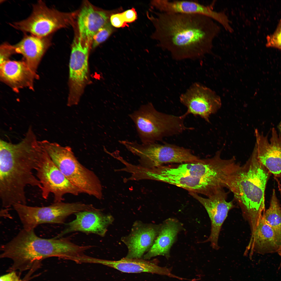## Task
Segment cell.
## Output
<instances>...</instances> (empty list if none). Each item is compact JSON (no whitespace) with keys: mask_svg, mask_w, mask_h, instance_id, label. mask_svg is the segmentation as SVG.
Masks as SVG:
<instances>
[{"mask_svg":"<svg viewBox=\"0 0 281 281\" xmlns=\"http://www.w3.org/2000/svg\"><path fill=\"white\" fill-rule=\"evenodd\" d=\"M155 13L148 16L155 28L151 37L173 59H197L211 52L220 30L213 19L200 14Z\"/></svg>","mask_w":281,"mask_h":281,"instance_id":"6da1fadb","label":"cell"},{"mask_svg":"<svg viewBox=\"0 0 281 281\" xmlns=\"http://www.w3.org/2000/svg\"><path fill=\"white\" fill-rule=\"evenodd\" d=\"M44 148L34 133L27 132L20 142L0 141V198L2 207L26 205L25 189L41 185L33 173Z\"/></svg>","mask_w":281,"mask_h":281,"instance_id":"7a4b0ae2","label":"cell"},{"mask_svg":"<svg viewBox=\"0 0 281 281\" xmlns=\"http://www.w3.org/2000/svg\"><path fill=\"white\" fill-rule=\"evenodd\" d=\"M271 174L253 151L246 163L230 176L226 188L233 193L244 219L254 231L265 212V192Z\"/></svg>","mask_w":281,"mask_h":281,"instance_id":"3957f363","label":"cell"},{"mask_svg":"<svg viewBox=\"0 0 281 281\" xmlns=\"http://www.w3.org/2000/svg\"><path fill=\"white\" fill-rule=\"evenodd\" d=\"M66 248L64 238L44 239L38 237L34 230L22 229L10 241L1 247V258L10 259L12 264L8 272L19 273L39 269L44 259L56 257L62 258Z\"/></svg>","mask_w":281,"mask_h":281,"instance_id":"277c9868","label":"cell"},{"mask_svg":"<svg viewBox=\"0 0 281 281\" xmlns=\"http://www.w3.org/2000/svg\"><path fill=\"white\" fill-rule=\"evenodd\" d=\"M41 142L54 163L80 193L99 200L102 198L103 188L99 178L81 164L70 147L47 140Z\"/></svg>","mask_w":281,"mask_h":281,"instance_id":"5b68a950","label":"cell"},{"mask_svg":"<svg viewBox=\"0 0 281 281\" xmlns=\"http://www.w3.org/2000/svg\"><path fill=\"white\" fill-rule=\"evenodd\" d=\"M129 116L143 143L155 142L164 137L192 129L185 126L184 114L177 116L159 112L151 103L142 105Z\"/></svg>","mask_w":281,"mask_h":281,"instance_id":"8992f818","label":"cell"},{"mask_svg":"<svg viewBox=\"0 0 281 281\" xmlns=\"http://www.w3.org/2000/svg\"><path fill=\"white\" fill-rule=\"evenodd\" d=\"M155 179L161 176L188 177L201 178L209 185L214 193L223 186L227 174L224 160L218 154L212 158L198 161L162 165L155 167Z\"/></svg>","mask_w":281,"mask_h":281,"instance_id":"52a82bcc","label":"cell"},{"mask_svg":"<svg viewBox=\"0 0 281 281\" xmlns=\"http://www.w3.org/2000/svg\"><path fill=\"white\" fill-rule=\"evenodd\" d=\"M13 207L19 217L23 228L27 230H34L42 224L63 223L68 216L82 209V205L79 202H54L49 206L43 207L16 204Z\"/></svg>","mask_w":281,"mask_h":281,"instance_id":"ba28073f","label":"cell"},{"mask_svg":"<svg viewBox=\"0 0 281 281\" xmlns=\"http://www.w3.org/2000/svg\"><path fill=\"white\" fill-rule=\"evenodd\" d=\"M133 152L139 157V165L147 168L157 167L168 163L197 161L200 159L189 149L168 143H137Z\"/></svg>","mask_w":281,"mask_h":281,"instance_id":"9c48e42d","label":"cell"},{"mask_svg":"<svg viewBox=\"0 0 281 281\" xmlns=\"http://www.w3.org/2000/svg\"><path fill=\"white\" fill-rule=\"evenodd\" d=\"M90 44L79 36L73 41L69 64V93L67 105L78 104L89 82L88 57Z\"/></svg>","mask_w":281,"mask_h":281,"instance_id":"30bf717a","label":"cell"},{"mask_svg":"<svg viewBox=\"0 0 281 281\" xmlns=\"http://www.w3.org/2000/svg\"><path fill=\"white\" fill-rule=\"evenodd\" d=\"M45 149L35 170L36 177L41 185L42 197L47 199L52 194L54 202H62L66 194L78 195L80 193L79 190L55 165Z\"/></svg>","mask_w":281,"mask_h":281,"instance_id":"8fae6325","label":"cell"},{"mask_svg":"<svg viewBox=\"0 0 281 281\" xmlns=\"http://www.w3.org/2000/svg\"><path fill=\"white\" fill-rule=\"evenodd\" d=\"M189 193L204 207L210 219V233L205 241L209 242L213 248L218 250L220 232L228 212L235 207L233 202L227 201L228 193L224 189L206 198L194 192H189Z\"/></svg>","mask_w":281,"mask_h":281,"instance_id":"7c38bea8","label":"cell"},{"mask_svg":"<svg viewBox=\"0 0 281 281\" xmlns=\"http://www.w3.org/2000/svg\"><path fill=\"white\" fill-rule=\"evenodd\" d=\"M181 103L187 110L184 114L199 115L209 122L210 116L221 107L220 98L210 89L199 84H193L180 97Z\"/></svg>","mask_w":281,"mask_h":281,"instance_id":"4fadbf2b","label":"cell"},{"mask_svg":"<svg viewBox=\"0 0 281 281\" xmlns=\"http://www.w3.org/2000/svg\"><path fill=\"white\" fill-rule=\"evenodd\" d=\"M61 16L55 10L49 8L42 1L33 6L30 16L20 21L11 24L15 28L39 37L47 36L61 25Z\"/></svg>","mask_w":281,"mask_h":281,"instance_id":"5bb4252c","label":"cell"},{"mask_svg":"<svg viewBox=\"0 0 281 281\" xmlns=\"http://www.w3.org/2000/svg\"><path fill=\"white\" fill-rule=\"evenodd\" d=\"M271 133L269 141L267 136L255 130L256 142L253 151L271 174L281 178V137L274 128Z\"/></svg>","mask_w":281,"mask_h":281,"instance_id":"9a60e30c","label":"cell"},{"mask_svg":"<svg viewBox=\"0 0 281 281\" xmlns=\"http://www.w3.org/2000/svg\"><path fill=\"white\" fill-rule=\"evenodd\" d=\"M75 219L66 224V227L56 237L61 238L71 232L79 231L92 233L104 237L113 218L110 214H104L100 210L85 211L75 214Z\"/></svg>","mask_w":281,"mask_h":281,"instance_id":"2e32d148","label":"cell"},{"mask_svg":"<svg viewBox=\"0 0 281 281\" xmlns=\"http://www.w3.org/2000/svg\"><path fill=\"white\" fill-rule=\"evenodd\" d=\"M161 225L145 224L139 221L135 223L130 233L122 239L128 250L125 257L141 258L153 244Z\"/></svg>","mask_w":281,"mask_h":281,"instance_id":"e0dca14e","label":"cell"},{"mask_svg":"<svg viewBox=\"0 0 281 281\" xmlns=\"http://www.w3.org/2000/svg\"><path fill=\"white\" fill-rule=\"evenodd\" d=\"M1 81L15 92L24 88L34 89V82L39 77L33 72L25 61L9 60L0 64Z\"/></svg>","mask_w":281,"mask_h":281,"instance_id":"ac0fdd59","label":"cell"},{"mask_svg":"<svg viewBox=\"0 0 281 281\" xmlns=\"http://www.w3.org/2000/svg\"><path fill=\"white\" fill-rule=\"evenodd\" d=\"M264 213L251 234L250 241L245 252V254L249 251L250 256L254 252L261 254L278 253L280 250L281 244L273 229L266 222Z\"/></svg>","mask_w":281,"mask_h":281,"instance_id":"d6986e66","label":"cell"},{"mask_svg":"<svg viewBox=\"0 0 281 281\" xmlns=\"http://www.w3.org/2000/svg\"><path fill=\"white\" fill-rule=\"evenodd\" d=\"M110 14L95 10L90 5L84 6L78 15V24L79 36L84 42L90 44L98 30L109 22Z\"/></svg>","mask_w":281,"mask_h":281,"instance_id":"ffe728a7","label":"cell"},{"mask_svg":"<svg viewBox=\"0 0 281 281\" xmlns=\"http://www.w3.org/2000/svg\"><path fill=\"white\" fill-rule=\"evenodd\" d=\"M98 263L116 269L121 272L131 273L147 272L165 275L180 279V277L171 273V269L158 266L154 261H149L141 258L125 257L117 261L99 259Z\"/></svg>","mask_w":281,"mask_h":281,"instance_id":"44dd1931","label":"cell"},{"mask_svg":"<svg viewBox=\"0 0 281 281\" xmlns=\"http://www.w3.org/2000/svg\"><path fill=\"white\" fill-rule=\"evenodd\" d=\"M50 44L48 36L39 37L32 35L25 36L14 46L16 53L22 54L30 68L36 73L40 62Z\"/></svg>","mask_w":281,"mask_h":281,"instance_id":"7402d4cb","label":"cell"},{"mask_svg":"<svg viewBox=\"0 0 281 281\" xmlns=\"http://www.w3.org/2000/svg\"><path fill=\"white\" fill-rule=\"evenodd\" d=\"M151 4L161 12L200 14L215 21L220 16V13L213 10L211 5H205L196 2L155 0L152 1Z\"/></svg>","mask_w":281,"mask_h":281,"instance_id":"603a6c76","label":"cell"},{"mask_svg":"<svg viewBox=\"0 0 281 281\" xmlns=\"http://www.w3.org/2000/svg\"><path fill=\"white\" fill-rule=\"evenodd\" d=\"M181 224L176 219H169L161 224L158 234L154 242L146 254L144 259H149L158 256L167 259L170 257V251L178 233L182 228Z\"/></svg>","mask_w":281,"mask_h":281,"instance_id":"cb8c5ba5","label":"cell"},{"mask_svg":"<svg viewBox=\"0 0 281 281\" xmlns=\"http://www.w3.org/2000/svg\"><path fill=\"white\" fill-rule=\"evenodd\" d=\"M264 216L267 223L273 229L281 244V205L273 189L269 208Z\"/></svg>","mask_w":281,"mask_h":281,"instance_id":"d4e9b609","label":"cell"},{"mask_svg":"<svg viewBox=\"0 0 281 281\" xmlns=\"http://www.w3.org/2000/svg\"><path fill=\"white\" fill-rule=\"evenodd\" d=\"M113 29L109 22L100 29L94 36L92 42V47L94 48L105 41L112 34Z\"/></svg>","mask_w":281,"mask_h":281,"instance_id":"484cf974","label":"cell"},{"mask_svg":"<svg viewBox=\"0 0 281 281\" xmlns=\"http://www.w3.org/2000/svg\"><path fill=\"white\" fill-rule=\"evenodd\" d=\"M266 38L267 47L275 48L281 50V19L274 32L267 35Z\"/></svg>","mask_w":281,"mask_h":281,"instance_id":"4316f807","label":"cell"},{"mask_svg":"<svg viewBox=\"0 0 281 281\" xmlns=\"http://www.w3.org/2000/svg\"><path fill=\"white\" fill-rule=\"evenodd\" d=\"M15 53L14 46L7 43L2 44L0 47V64L9 60L10 57Z\"/></svg>","mask_w":281,"mask_h":281,"instance_id":"83f0119b","label":"cell"},{"mask_svg":"<svg viewBox=\"0 0 281 281\" xmlns=\"http://www.w3.org/2000/svg\"><path fill=\"white\" fill-rule=\"evenodd\" d=\"M110 20L112 25L115 27H129L128 24L125 22L122 13L112 14L111 16Z\"/></svg>","mask_w":281,"mask_h":281,"instance_id":"f1b7e54d","label":"cell"},{"mask_svg":"<svg viewBox=\"0 0 281 281\" xmlns=\"http://www.w3.org/2000/svg\"><path fill=\"white\" fill-rule=\"evenodd\" d=\"M122 13L124 21L126 23L133 22L137 19V12L133 8L126 10Z\"/></svg>","mask_w":281,"mask_h":281,"instance_id":"f546056e","label":"cell"},{"mask_svg":"<svg viewBox=\"0 0 281 281\" xmlns=\"http://www.w3.org/2000/svg\"><path fill=\"white\" fill-rule=\"evenodd\" d=\"M19 275L16 271H13L1 276L0 281H21Z\"/></svg>","mask_w":281,"mask_h":281,"instance_id":"4dcf8cb0","label":"cell"},{"mask_svg":"<svg viewBox=\"0 0 281 281\" xmlns=\"http://www.w3.org/2000/svg\"><path fill=\"white\" fill-rule=\"evenodd\" d=\"M278 254L280 256H281V249L279 252L278 253ZM281 267V262H280V264L279 265V267H278V270H279L280 269V268Z\"/></svg>","mask_w":281,"mask_h":281,"instance_id":"1f68e13d","label":"cell"},{"mask_svg":"<svg viewBox=\"0 0 281 281\" xmlns=\"http://www.w3.org/2000/svg\"><path fill=\"white\" fill-rule=\"evenodd\" d=\"M278 127L281 134V122L280 123Z\"/></svg>","mask_w":281,"mask_h":281,"instance_id":"d6a6232c","label":"cell"}]
</instances>
